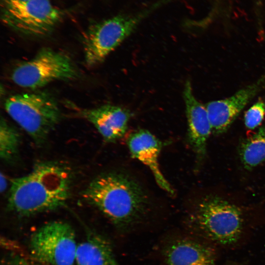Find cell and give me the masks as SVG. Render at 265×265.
Listing matches in <instances>:
<instances>
[{
	"mask_svg": "<svg viewBox=\"0 0 265 265\" xmlns=\"http://www.w3.org/2000/svg\"><path fill=\"white\" fill-rule=\"evenodd\" d=\"M75 231L68 223L55 220L37 230L30 240L36 260L50 265H74L78 247Z\"/></svg>",
	"mask_w": 265,
	"mask_h": 265,
	"instance_id": "ba28073f",
	"label": "cell"
},
{
	"mask_svg": "<svg viewBox=\"0 0 265 265\" xmlns=\"http://www.w3.org/2000/svg\"><path fill=\"white\" fill-rule=\"evenodd\" d=\"M265 86V74L231 96L206 104L212 133L220 134L231 126L247 104Z\"/></svg>",
	"mask_w": 265,
	"mask_h": 265,
	"instance_id": "9c48e42d",
	"label": "cell"
},
{
	"mask_svg": "<svg viewBox=\"0 0 265 265\" xmlns=\"http://www.w3.org/2000/svg\"><path fill=\"white\" fill-rule=\"evenodd\" d=\"M238 154L244 167L248 170L265 161V127L260 128L254 134L241 141Z\"/></svg>",
	"mask_w": 265,
	"mask_h": 265,
	"instance_id": "9a60e30c",
	"label": "cell"
},
{
	"mask_svg": "<svg viewBox=\"0 0 265 265\" xmlns=\"http://www.w3.org/2000/svg\"><path fill=\"white\" fill-rule=\"evenodd\" d=\"M21 135L4 118L0 122V157L8 164L15 162L19 156Z\"/></svg>",
	"mask_w": 265,
	"mask_h": 265,
	"instance_id": "2e32d148",
	"label": "cell"
},
{
	"mask_svg": "<svg viewBox=\"0 0 265 265\" xmlns=\"http://www.w3.org/2000/svg\"><path fill=\"white\" fill-rule=\"evenodd\" d=\"M1 7L5 24L32 36L47 34L62 17L50 0H1Z\"/></svg>",
	"mask_w": 265,
	"mask_h": 265,
	"instance_id": "52a82bcc",
	"label": "cell"
},
{
	"mask_svg": "<svg viewBox=\"0 0 265 265\" xmlns=\"http://www.w3.org/2000/svg\"><path fill=\"white\" fill-rule=\"evenodd\" d=\"M183 97L187 122V140L197 163L200 165L206 158L208 139L212 133L211 123L206 107L195 98L189 80L185 83Z\"/></svg>",
	"mask_w": 265,
	"mask_h": 265,
	"instance_id": "30bf717a",
	"label": "cell"
},
{
	"mask_svg": "<svg viewBox=\"0 0 265 265\" xmlns=\"http://www.w3.org/2000/svg\"><path fill=\"white\" fill-rule=\"evenodd\" d=\"M81 115L91 123L106 142H115L121 138L128 129L131 113L120 106L106 105L82 109Z\"/></svg>",
	"mask_w": 265,
	"mask_h": 265,
	"instance_id": "7c38bea8",
	"label": "cell"
},
{
	"mask_svg": "<svg viewBox=\"0 0 265 265\" xmlns=\"http://www.w3.org/2000/svg\"><path fill=\"white\" fill-rule=\"evenodd\" d=\"M72 175L63 164L52 161L35 164L26 175L12 179L7 207L23 216L64 206L71 194Z\"/></svg>",
	"mask_w": 265,
	"mask_h": 265,
	"instance_id": "6da1fadb",
	"label": "cell"
},
{
	"mask_svg": "<svg viewBox=\"0 0 265 265\" xmlns=\"http://www.w3.org/2000/svg\"><path fill=\"white\" fill-rule=\"evenodd\" d=\"M82 196L122 230L141 222L150 206L149 197L140 184L121 172L97 176L83 190Z\"/></svg>",
	"mask_w": 265,
	"mask_h": 265,
	"instance_id": "7a4b0ae2",
	"label": "cell"
},
{
	"mask_svg": "<svg viewBox=\"0 0 265 265\" xmlns=\"http://www.w3.org/2000/svg\"><path fill=\"white\" fill-rule=\"evenodd\" d=\"M155 8L154 6L149 10L136 15L116 16L91 26L83 40L85 64L91 67L103 61Z\"/></svg>",
	"mask_w": 265,
	"mask_h": 265,
	"instance_id": "5b68a950",
	"label": "cell"
},
{
	"mask_svg": "<svg viewBox=\"0 0 265 265\" xmlns=\"http://www.w3.org/2000/svg\"><path fill=\"white\" fill-rule=\"evenodd\" d=\"M163 254L166 265H215L216 259L211 245L188 238L170 242Z\"/></svg>",
	"mask_w": 265,
	"mask_h": 265,
	"instance_id": "4fadbf2b",
	"label": "cell"
},
{
	"mask_svg": "<svg viewBox=\"0 0 265 265\" xmlns=\"http://www.w3.org/2000/svg\"><path fill=\"white\" fill-rule=\"evenodd\" d=\"M76 265H119L109 242L101 235L90 232L78 245Z\"/></svg>",
	"mask_w": 265,
	"mask_h": 265,
	"instance_id": "5bb4252c",
	"label": "cell"
},
{
	"mask_svg": "<svg viewBox=\"0 0 265 265\" xmlns=\"http://www.w3.org/2000/svg\"><path fill=\"white\" fill-rule=\"evenodd\" d=\"M4 108L38 146L46 142L61 119L56 101L44 91L12 95L5 100Z\"/></svg>",
	"mask_w": 265,
	"mask_h": 265,
	"instance_id": "277c9868",
	"label": "cell"
},
{
	"mask_svg": "<svg viewBox=\"0 0 265 265\" xmlns=\"http://www.w3.org/2000/svg\"><path fill=\"white\" fill-rule=\"evenodd\" d=\"M77 76V69L68 55L46 48L18 65L13 70L11 79L21 87L37 89L55 80H70Z\"/></svg>",
	"mask_w": 265,
	"mask_h": 265,
	"instance_id": "8992f818",
	"label": "cell"
},
{
	"mask_svg": "<svg viewBox=\"0 0 265 265\" xmlns=\"http://www.w3.org/2000/svg\"><path fill=\"white\" fill-rule=\"evenodd\" d=\"M127 143L132 157L148 167L159 186L169 194L174 195L173 188L159 168V157L161 142L149 131L140 130L132 133Z\"/></svg>",
	"mask_w": 265,
	"mask_h": 265,
	"instance_id": "8fae6325",
	"label": "cell"
},
{
	"mask_svg": "<svg viewBox=\"0 0 265 265\" xmlns=\"http://www.w3.org/2000/svg\"><path fill=\"white\" fill-rule=\"evenodd\" d=\"M265 116V103L260 100L252 105L245 113L244 125L250 130L258 127Z\"/></svg>",
	"mask_w": 265,
	"mask_h": 265,
	"instance_id": "e0dca14e",
	"label": "cell"
},
{
	"mask_svg": "<svg viewBox=\"0 0 265 265\" xmlns=\"http://www.w3.org/2000/svg\"><path fill=\"white\" fill-rule=\"evenodd\" d=\"M245 218L243 207L228 197L212 193L195 201L187 221L192 230L205 240L227 246L239 239Z\"/></svg>",
	"mask_w": 265,
	"mask_h": 265,
	"instance_id": "3957f363",
	"label": "cell"
},
{
	"mask_svg": "<svg viewBox=\"0 0 265 265\" xmlns=\"http://www.w3.org/2000/svg\"><path fill=\"white\" fill-rule=\"evenodd\" d=\"M0 190L1 192H2L6 190L7 187V181L4 175L2 173H0Z\"/></svg>",
	"mask_w": 265,
	"mask_h": 265,
	"instance_id": "d6986e66",
	"label": "cell"
},
{
	"mask_svg": "<svg viewBox=\"0 0 265 265\" xmlns=\"http://www.w3.org/2000/svg\"><path fill=\"white\" fill-rule=\"evenodd\" d=\"M3 265H43L19 256H12L4 262Z\"/></svg>",
	"mask_w": 265,
	"mask_h": 265,
	"instance_id": "ac0fdd59",
	"label": "cell"
}]
</instances>
